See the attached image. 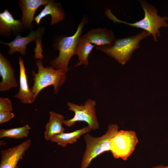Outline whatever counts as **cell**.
<instances>
[{"label":"cell","mask_w":168,"mask_h":168,"mask_svg":"<svg viewBox=\"0 0 168 168\" xmlns=\"http://www.w3.org/2000/svg\"><path fill=\"white\" fill-rule=\"evenodd\" d=\"M31 142L29 139L14 147L1 151L0 168H17L18 162L30 147Z\"/></svg>","instance_id":"9"},{"label":"cell","mask_w":168,"mask_h":168,"mask_svg":"<svg viewBox=\"0 0 168 168\" xmlns=\"http://www.w3.org/2000/svg\"><path fill=\"white\" fill-rule=\"evenodd\" d=\"M91 130L88 126L71 132L64 133L54 135L50 141L57 143L58 145L65 147L68 144H73L76 142L82 135L88 133Z\"/></svg>","instance_id":"17"},{"label":"cell","mask_w":168,"mask_h":168,"mask_svg":"<svg viewBox=\"0 0 168 168\" xmlns=\"http://www.w3.org/2000/svg\"><path fill=\"white\" fill-rule=\"evenodd\" d=\"M48 15H50L51 16L50 23L51 25L63 21L65 16L61 4L52 0H50L45 5L40 12L34 18V20L39 25L41 20Z\"/></svg>","instance_id":"14"},{"label":"cell","mask_w":168,"mask_h":168,"mask_svg":"<svg viewBox=\"0 0 168 168\" xmlns=\"http://www.w3.org/2000/svg\"><path fill=\"white\" fill-rule=\"evenodd\" d=\"M84 35L96 46L110 44L115 39L113 31L105 28L92 29Z\"/></svg>","instance_id":"16"},{"label":"cell","mask_w":168,"mask_h":168,"mask_svg":"<svg viewBox=\"0 0 168 168\" xmlns=\"http://www.w3.org/2000/svg\"><path fill=\"white\" fill-rule=\"evenodd\" d=\"M119 128L117 125L110 124L105 133L101 136L95 137L87 133L85 135L86 146L81 168H87L93 159L102 153L110 151V141Z\"/></svg>","instance_id":"5"},{"label":"cell","mask_w":168,"mask_h":168,"mask_svg":"<svg viewBox=\"0 0 168 168\" xmlns=\"http://www.w3.org/2000/svg\"><path fill=\"white\" fill-rule=\"evenodd\" d=\"M15 72L10 61L0 53V75L2 78L0 82L1 91H8L18 86Z\"/></svg>","instance_id":"10"},{"label":"cell","mask_w":168,"mask_h":168,"mask_svg":"<svg viewBox=\"0 0 168 168\" xmlns=\"http://www.w3.org/2000/svg\"><path fill=\"white\" fill-rule=\"evenodd\" d=\"M44 29L42 27L38 28L36 30H32L29 35L26 37L17 35L13 40L9 43H5L0 41V43L9 46L10 49L8 51V54L12 55L16 52H19L22 55H25L26 50L27 44L32 41H35L36 47L35 48V59L43 60L44 57L42 54V37L43 34Z\"/></svg>","instance_id":"8"},{"label":"cell","mask_w":168,"mask_h":168,"mask_svg":"<svg viewBox=\"0 0 168 168\" xmlns=\"http://www.w3.org/2000/svg\"><path fill=\"white\" fill-rule=\"evenodd\" d=\"M31 128L28 124L19 127L0 130V138L18 139L27 137Z\"/></svg>","instance_id":"19"},{"label":"cell","mask_w":168,"mask_h":168,"mask_svg":"<svg viewBox=\"0 0 168 168\" xmlns=\"http://www.w3.org/2000/svg\"><path fill=\"white\" fill-rule=\"evenodd\" d=\"M49 0H20L19 4L22 12L21 22L25 27L31 29L34 16L37 9L40 6L47 5Z\"/></svg>","instance_id":"13"},{"label":"cell","mask_w":168,"mask_h":168,"mask_svg":"<svg viewBox=\"0 0 168 168\" xmlns=\"http://www.w3.org/2000/svg\"><path fill=\"white\" fill-rule=\"evenodd\" d=\"M151 35L143 30L140 33L128 37L115 39L111 44L96 46V49L124 64L131 58L133 53L139 48L141 41Z\"/></svg>","instance_id":"3"},{"label":"cell","mask_w":168,"mask_h":168,"mask_svg":"<svg viewBox=\"0 0 168 168\" xmlns=\"http://www.w3.org/2000/svg\"><path fill=\"white\" fill-rule=\"evenodd\" d=\"M19 89L14 97L18 99L24 104H29L33 103L36 98L32 89L29 87L24 62L22 58H19Z\"/></svg>","instance_id":"11"},{"label":"cell","mask_w":168,"mask_h":168,"mask_svg":"<svg viewBox=\"0 0 168 168\" xmlns=\"http://www.w3.org/2000/svg\"><path fill=\"white\" fill-rule=\"evenodd\" d=\"M140 4L144 11V17L142 19L134 23H129L122 21L117 18L112 12L111 9H106L105 14L107 17L112 20L115 24L122 23L131 26L143 29L153 37V41H158L157 37L160 36L159 29L161 27H168V17L161 16L158 15V11L152 5L146 1L140 0Z\"/></svg>","instance_id":"1"},{"label":"cell","mask_w":168,"mask_h":168,"mask_svg":"<svg viewBox=\"0 0 168 168\" xmlns=\"http://www.w3.org/2000/svg\"><path fill=\"white\" fill-rule=\"evenodd\" d=\"M88 22L87 17L83 16L73 35L69 36H59L56 39L54 46L56 50L59 51V54L58 57L51 61V67L65 73L68 72L69 61L72 57L75 54L83 29Z\"/></svg>","instance_id":"2"},{"label":"cell","mask_w":168,"mask_h":168,"mask_svg":"<svg viewBox=\"0 0 168 168\" xmlns=\"http://www.w3.org/2000/svg\"><path fill=\"white\" fill-rule=\"evenodd\" d=\"M15 116L14 113L9 112H0V124L7 122Z\"/></svg>","instance_id":"21"},{"label":"cell","mask_w":168,"mask_h":168,"mask_svg":"<svg viewBox=\"0 0 168 168\" xmlns=\"http://www.w3.org/2000/svg\"><path fill=\"white\" fill-rule=\"evenodd\" d=\"M36 63L38 72L36 73L33 70L31 72L34 81L31 89L35 97L43 89L50 86L53 87L54 93L57 94L66 80V73L50 66L44 67L41 60H36Z\"/></svg>","instance_id":"4"},{"label":"cell","mask_w":168,"mask_h":168,"mask_svg":"<svg viewBox=\"0 0 168 168\" xmlns=\"http://www.w3.org/2000/svg\"><path fill=\"white\" fill-rule=\"evenodd\" d=\"M68 110L74 112V117L70 119L65 120L63 124L68 127L73 125L76 122L83 121L87 123L93 131L98 129L99 124L96 114V101L91 99L87 100L84 105H78L71 102L67 103Z\"/></svg>","instance_id":"6"},{"label":"cell","mask_w":168,"mask_h":168,"mask_svg":"<svg viewBox=\"0 0 168 168\" xmlns=\"http://www.w3.org/2000/svg\"><path fill=\"white\" fill-rule=\"evenodd\" d=\"M138 142L134 131H118L110 141V151L114 158L125 161L132 154Z\"/></svg>","instance_id":"7"},{"label":"cell","mask_w":168,"mask_h":168,"mask_svg":"<svg viewBox=\"0 0 168 168\" xmlns=\"http://www.w3.org/2000/svg\"><path fill=\"white\" fill-rule=\"evenodd\" d=\"M95 46L91 43L84 35H82L79 38L75 52V54L78 56L79 62L75 66L88 65L89 55Z\"/></svg>","instance_id":"18"},{"label":"cell","mask_w":168,"mask_h":168,"mask_svg":"<svg viewBox=\"0 0 168 168\" xmlns=\"http://www.w3.org/2000/svg\"><path fill=\"white\" fill-rule=\"evenodd\" d=\"M151 168H168V166L160 165L159 166L152 167Z\"/></svg>","instance_id":"22"},{"label":"cell","mask_w":168,"mask_h":168,"mask_svg":"<svg viewBox=\"0 0 168 168\" xmlns=\"http://www.w3.org/2000/svg\"><path fill=\"white\" fill-rule=\"evenodd\" d=\"M24 26L20 20H16L7 9L0 13V34L3 36L19 34Z\"/></svg>","instance_id":"12"},{"label":"cell","mask_w":168,"mask_h":168,"mask_svg":"<svg viewBox=\"0 0 168 168\" xmlns=\"http://www.w3.org/2000/svg\"><path fill=\"white\" fill-rule=\"evenodd\" d=\"M13 110L11 100L8 98H0V112H12Z\"/></svg>","instance_id":"20"},{"label":"cell","mask_w":168,"mask_h":168,"mask_svg":"<svg viewBox=\"0 0 168 168\" xmlns=\"http://www.w3.org/2000/svg\"><path fill=\"white\" fill-rule=\"evenodd\" d=\"M49 114V121L45 126L44 133V138L47 141H50L54 135L64 133L65 130L63 126L64 116L53 111H50Z\"/></svg>","instance_id":"15"}]
</instances>
